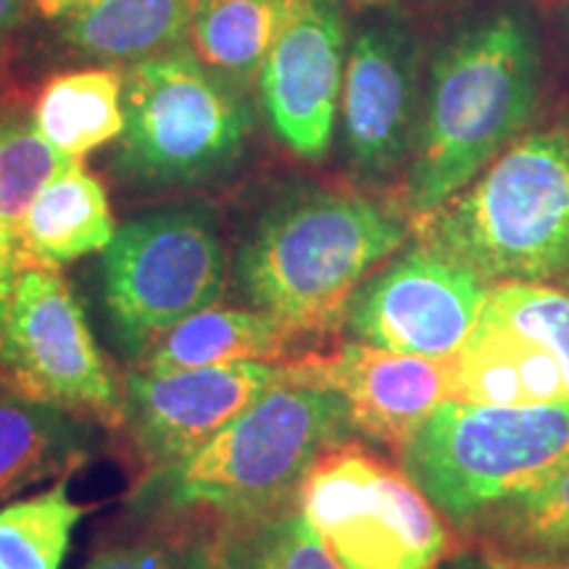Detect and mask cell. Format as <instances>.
Wrapping results in <instances>:
<instances>
[{"label":"cell","mask_w":569,"mask_h":569,"mask_svg":"<svg viewBox=\"0 0 569 569\" xmlns=\"http://www.w3.org/2000/svg\"><path fill=\"white\" fill-rule=\"evenodd\" d=\"M198 543H172V540H142V543L117 546L98 553L84 569H196Z\"/></svg>","instance_id":"26"},{"label":"cell","mask_w":569,"mask_h":569,"mask_svg":"<svg viewBox=\"0 0 569 569\" xmlns=\"http://www.w3.org/2000/svg\"><path fill=\"white\" fill-rule=\"evenodd\" d=\"M290 380L338 393L348 427L372 443L401 448L453 396L451 359H425L348 340L325 353L282 361Z\"/></svg>","instance_id":"15"},{"label":"cell","mask_w":569,"mask_h":569,"mask_svg":"<svg viewBox=\"0 0 569 569\" xmlns=\"http://www.w3.org/2000/svg\"><path fill=\"white\" fill-rule=\"evenodd\" d=\"M27 3L30 0H0V51H3L13 30L19 27V21L27 11Z\"/></svg>","instance_id":"29"},{"label":"cell","mask_w":569,"mask_h":569,"mask_svg":"<svg viewBox=\"0 0 569 569\" xmlns=\"http://www.w3.org/2000/svg\"><path fill=\"white\" fill-rule=\"evenodd\" d=\"M298 509L340 569H438L451 522L403 469L340 443L309 469Z\"/></svg>","instance_id":"8"},{"label":"cell","mask_w":569,"mask_h":569,"mask_svg":"<svg viewBox=\"0 0 569 569\" xmlns=\"http://www.w3.org/2000/svg\"><path fill=\"white\" fill-rule=\"evenodd\" d=\"M298 3L301 0H193L190 46L211 69L248 90Z\"/></svg>","instance_id":"21"},{"label":"cell","mask_w":569,"mask_h":569,"mask_svg":"<svg viewBox=\"0 0 569 569\" xmlns=\"http://www.w3.org/2000/svg\"><path fill=\"white\" fill-rule=\"evenodd\" d=\"M351 436L330 388L284 377L198 451L148 469L132 493L140 517L211 515L219 522L269 515L298 501L309 469Z\"/></svg>","instance_id":"3"},{"label":"cell","mask_w":569,"mask_h":569,"mask_svg":"<svg viewBox=\"0 0 569 569\" xmlns=\"http://www.w3.org/2000/svg\"><path fill=\"white\" fill-rule=\"evenodd\" d=\"M453 396L528 407L569 398V290L559 282L490 284L467 343L451 359Z\"/></svg>","instance_id":"10"},{"label":"cell","mask_w":569,"mask_h":569,"mask_svg":"<svg viewBox=\"0 0 569 569\" xmlns=\"http://www.w3.org/2000/svg\"><path fill=\"white\" fill-rule=\"evenodd\" d=\"M482 546L528 559H569V457L472 530Z\"/></svg>","instance_id":"23"},{"label":"cell","mask_w":569,"mask_h":569,"mask_svg":"<svg viewBox=\"0 0 569 569\" xmlns=\"http://www.w3.org/2000/svg\"><path fill=\"white\" fill-rule=\"evenodd\" d=\"M422 42L407 21H369L348 46L340 142L348 169L361 182L407 172L422 117Z\"/></svg>","instance_id":"12"},{"label":"cell","mask_w":569,"mask_h":569,"mask_svg":"<svg viewBox=\"0 0 569 569\" xmlns=\"http://www.w3.org/2000/svg\"><path fill=\"white\" fill-rule=\"evenodd\" d=\"M61 21L77 56L130 67L190 42L193 0H92Z\"/></svg>","instance_id":"18"},{"label":"cell","mask_w":569,"mask_h":569,"mask_svg":"<svg viewBox=\"0 0 569 569\" xmlns=\"http://www.w3.org/2000/svg\"><path fill=\"white\" fill-rule=\"evenodd\" d=\"M117 224L103 182L71 159L34 198L21 230V269H61L84 256L103 253Z\"/></svg>","instance_id":"17"},{"label":"cell","mask_w":569,"mask_h":569,"mask_svg":"<svg viewBox=\"0 0 569 569\" xmlns=\"http://www.w3.org/2000/svg\"><path fill=\"white\" fill-rule=\"evenodd\" d=\"M21 272L17 253H13L9 234H6L3 224H0V325H3L6 311H9L13 284H17V277Z\"/></svg>","instance_id":"28"},{"label":"cell","mask_w":569,"mask_h":569,"mask_svg":"<svg viewBox=\"0 0 569 569\" xmlns=\"http://www.w3.org/2000/svg\"><path fill=\"white\" fill-rule=\"evenodd\" d=\"M540 40L517 6L480 13L427 61L422 117L403 172L411 222L430 217L528 132L540 103Z\"/></svg>","instance_id":"1"},{"label":"cell","mask_w":569,"mask_h":569,"mask_svg":"<svg viewBox=\"0 0 569 569\" xmlns=\"http://www.w3.org/2000/svg\"><path fill=\"white\" fill-rule=\"evenodd\" d=\"M559 284H565V288L569 290V274H565V277H561V280H559Z\"/></svg>","instance_id":"33"},{"label":"cell","mask_w":569,"mask_h":569,"mask_svg":"<svg viewBox=\"0 0 569 569\" xmlns=\"http://www.w3.org/2000/svg\"><path fill=\"white\" fill-rule=\"evenodd\" d=\"M32 122L69 159L109 146L124 130V71L90 67L51 77L34 98Z\"/></svg>","instance_id":"20"},{"label":"cell","mask_w":569,"mask_h":569,"mask_svg":"<svg viewBox=\"0 0 569 569\" xmlns=\"http://www.w3.org/2000/svg\"><path fill=\"white\" fill-rule=\"evenodd\" d=\"M351 3H361V6H398V3H411V0H351Z\"/></svg>","instance_id":"31"},{"label":"cell","mask_w":569,"mask_h":569,"mask_svg":"<svg viewBox=\"0 0 569 569\" xmlns=\"http://www.w3.org/2000/svg\"><path fill=\"white\" fill-rule=\"evenodd\" d=\"M71 159L42 138L32 113H0V224L21 267V230L40 190Z\"/></svg>","instance_id":"25"},{"label":"cell","mask_w":569,"mask_h":569,"mask_svg":"<svg viewBox=\"0 0 569 569\" xmlns=\"http://www.w3.org/2000/svg\"><path fill=\"white\" fill-rule=\"evenodd\" d=\"M446 569H569V559H528L503 553L490 546H478L448 559Z\"/></svg>","instance_id":"27"},{"label":"cell","mask_w":569,"mask_h":569,"mask_svg":"<svg viewBox=\"0 0 569 569\" xmlns=\"http://www.w3.org/2000/svg\"><path fill=\"white\" fill-rule=\"evenodd\" d=\"M415 222L401 203L353 190H290L248 227L232 277L248 306L296 338L330 332L382 261L409 243Z\"/></svg>","instance_id":"2"},{"label":"cell","mask_w":569,"mask_h":569,"mask_svg":"<svg viewBox=\"0 0 569 569\" xmlns=\"http://www.w3.org/2000/svg\"><path fill=\"white\" fill-rule=\"evenodd\" d=\"M227 251L206 206H167L117 227L101 253V293L113 343L142 353L227 288Z\"/></svg>","instance_id":"7"},{"label":"cell","mask_w":569,"mask_h":569,"mask_svg":"<svg viewBox=\"0 0 569 569\" xmlns=\"http://www.w3.org/2000/svg\"><path fill=\"white\" fill-rule=\"evenodd\" d=\"M398 457L451 528L472 532L569 457V398L528 407L446 398Z\"/></svg>","instance_id":"6"},{"label":"cell","mask_w":569,"mask_h":569,"mask_svg":"<svg viewBox=\"0 0 569 569\" xmlns=\"http://www.w3.org/2000/svg\"><path fill=\"white\" fill-rule=\"evenodd\" d=\"M246 88L190 42L124 69V130L113 169L140 188H193L230 174L253 132Z\"/></svg>","instance_id":"5"},{"label":"cell","mask_w":569,"mask_h":569,"mask_svg":"<svg viewBox=\"0 0 569 569\" xmlns=\"http://www.w3.org/2000/svg\"><path fill=\"white\" fill-rule=\"evenodd\" d=\"M415 230L490 284L559 282L569 274V122L525 132Z\"/></svg>","instance_id":"4"},{"label":"cell","mask_w":569,"mask_h":569,"mask_svg":"<svg viewBox=\"0 0 569 569\" xmlns=\"http://www.w3.org/2000/svg\"><path fill=\"white\" fill-rule=\"evenodd\" d=\"M196 569H340L298 501L251 519L219 522L201 540Z\"/></svg>","instance_id":"22"},{"label":"cell","mask_w":569,"mask_h":569,"mask_svg":"<svg viewBox=\"0 0 569 569\" xmlns=\"http://www.w3.org/2000/svg\"><path fill=\"white\" fill-rule=\"evenodd\" d=\"M90 453V430L80 415L9 390L0 398V501L74 472Z\"/></svg>","instance_id":"19"},{"label":"cell","mask_w":569,"mask_h":569,"mask_svg":"<svg viewBox=\"0 0 569 569\" xmlns=\"http://www.w3.org/2000/svg\"><path fill=\"white\" fill-rule=\"evenodd\" d=\"M296 336L264 311L246 306H206L182 322L169 327L138 361L140 372L163 375L180 369L246 365H277L288 353Z\"/></svg>","instance_id":"16"},{"label":"cell","mask_w":569,"mask_h":569,"mask_svg":"<svg viewBox=\"0 0 569 569\" xmlns=\"http://www.w3.org/2000/svg\"><path fill=\"white\" fill-rule=\"evenodd\" d=\"M88 507L69 496V478L0 507V569H61Z\"/></svg>","instance_id":"24"},{"label":"cell","mask_w":569,"mask_h":569,"mask_svg":"<svg viewBox=\"0 0 569 569\" xmlns=\"http://www.w3.org/2000/svg\"><path fill=\"white\" fill-rule=\"evenodd\" d=\"M348 46L346 0H301L256 77L269 130L301 161L336 138Z\"/></svg>","instance_id":"13"},{"label":"cell","mask_w":569,"mask_h":569,"mask_svg":"<svg viewBox=\"0 0 569 569\" xmlns=\"http://www.w3.org/2000/svg\"><path fill=\"white\" fill-rule=\"evenodd\" d=\"M88 3H92V0H32L34 9L46 19H67L69 13L80 11Z\"/></svg>","instance_id":"30"},{"label":"cell","mask_w":569,"mask_h":569,"mask_svg":"<svg viewBox=\"0 0 569 569\" xmlns=\"http://www.w3.org/2000/svg\"><path fill=\"white\" fill-rule=\"evenodd\" d=\"M282 361L132 372L122 386V427L130 432L148 469L172 465L198 451L206 440L284 380Z\"/></svg>","instance_id":"14"},{"label":"cell","mask_w":569,"mask_h":569,"mask_svg":"<svg viewBox=\"0 0 569 569\" xmlns=\"http://www.w3.org/2000/svg\"><path fill=\"white\" fill-rule=\"evenodd\" d=\"M9 390H11V388H6V382H3V380H0V398H3L6 393H9Z\"/></svg>","instance_id":"32"},{"label":"cell","mask_w":569,"mask_h":569,"mask_svg":"<svg viewBox=\"0 0 569 569\" xmlns=\"http://www.w3.org/2000/svg\"><path fill=\"white\" fill-rule=\"evenodd\" d=\"M488 290L472 267L417 238L356 288L340 327L351 340L386 351L453 359Z\"/></svg>","instance_id":"11"},{"label":"cell","mask_w":569,"mask_h":569,"mask_svg":"<svg viewBox=\"0 0 569 569\" xmlns=\"http://www.w3.org/2000/svg\"><path fill=\"white\" fill-rule=\"evenodd\" d=\"M0 369L17 393L122 425V388L59 269L27 267L0 325Z\"/></svg>","instance_id":"9"}]
</instances>
